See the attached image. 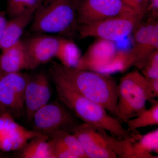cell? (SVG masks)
Wrapping results in <instances>:
<instances>
[{"label":"cell","mask_w":158,"mask_h":158,"mask_svg":"<svg viewBox=\"0 0 158 158\" xmlns=\"http://www.w3.org/2000/svg\"><path fill=\"white\" fill-rule=\"evenodd\" d=\"M54 77L81 95L101 105L115 115L117 103V84L108 74L66 67L53 62L49 69Z\"/></svg>","instance_id":"6da1fadb"},{"label":"cell","mask_w":158,"mask_h":158,"mask_svg":"<svg viewBox=\"0 0 158 158\" xmlns=\"http://www.w3.org/2000/svg\"><path fill=\"white\" fill-rule=\"evenodd\" d=\"M51 78L60 100L84 123L125 140L135 141L141 138L142 135L139 132L133 133L123 127L117 118L108 114L103 107L81 95L56 78Z\"/></svg>","instance_id":"7a4b0ae2"},{"label":"cell","mask_w":158,"mask_h":158,"mask_svg":"<svg viewBox=\"0 0 158 158\" xmlns=\"http://www.w3.org/2000/svg\"><path fill=\"white\" fill-rule=\"evenodd\" d=\"M78 0H43L37 8L31 29L37 33L64 34L77 25Z\"/></svg>","instance_id":"3957f363"},{"label":"cell","mask_w":158,"mask_h":158,"mask_svg":"<svg viewBox=\"0 0 158 158\" xmlns=\"http://www.w3.org/2000/svg\"><path fill=\"white\" fill-rule=\"evenodd\" d=\"M117 95L115 116L121 123L139 116L147 109V102L154 99L150 93L147 79L138 69L122 77Z\"/></svg>","instance_id":"277c9868"},{"label":"cell","mask_w":158,"mask_h":158,"mask_svg":"<svg viewBox=\"0 0 158 158\" xmlns=\"http://www.w3.org/2000/svg\"><path fill=\"white\" fill-rule=\"evenodd\" d=\"M143 17L135 12H124L91 24L79 26V34L82 38L118 41L131 35Z\"/></svg>","instance_id":"5b68a950"},{"label":"cell","mask_w":158,"mask_h":158,"mask_svg":"<svg viewBox=\"0 0 158 158\" xmlns=\"http://www.w3.org/2000/svg\"><path fill=\"white\" fill-rule=\"evenodd\" d=\"M125 54L117 50L113 42L99 39L81 56L76 68L106 74L122 72Z\"/></svg>","instance_id":"8992f818"},{"label":"cell","mask_w":158,"mask_h":158,"mask_svg":"<svg viewBox=\"0 0 158 158\" xmlns=\"http://www.w3.org/2000/svg\"><path fill=\"white\" fill-rule=\"evenodd\" d=\"M132 34V47L126 52L122 72L132 66L140 69L148 57L158 50V19L141 21Z\"/></svg>","instance_id":"52a82bcc"},{"label":"cell","mask_w":158,"mask_h":158,"mask_svg":"<svg viewBox=\"0 0 158 158\" xmlns=\"http://www.w3.org/2000/svg\"><path fill=\"white\" fill-rule=\"evenodd\" d=\"M30 76L19 72L1 74L0 108L13 117L19 116L25 109V92Z\"/></svg>","instance_id":"ba28073f"},{"label":"cell","mask_w":158,"mask_h":158,"mask_svg":"<svg viewBox=\"0 0 158 158\" xmlns=\"http://www.w3.org/2000/svg\"><path fill=\"white\" fill-rule=\"evenodd\" d=\"M67 108L57 102L48 103L33 116L34 131L48 136L61 130L72 131L77 124Z\"/></svg>","instance_id":"9c48e42d"},{"label":"cell","mask_w":158,"mask_h":158,"mask_svg":"<svg viewBox=\"0 0 158 158\" xmlns=\"http://www.w3.org/2000/svg\"><path fill=\"white\" fill-rule=\"evenodd\" d=\"M126 12L134 11L122 0H78L77 23L79 26L91 24Z\"/></svg>","instance_id":"30bf717a"},{"label":"cell","mask_w":158,"mask_h":158,"mask_svg":"<svg viewBox=\"0 0 158 158\" xmlns=\"http://www.w3.org/2000/svg\"><path fill=\"white\" fill-rule=\"evenodd\" d=\"M104 131L84 123L76 125L71 131L81 143L87 158H118L107 143Z\"/></svg>","instance_id":"8fae6325"},{"label":"cell","mask_w":158,"mask_h":158,"mask_svg":"<svg viewBox=\"0 0 158 158\" xmlns=\"http://www.w3.org/2000/svg\"><path fill=\"white\" fill-rule=\"evenodd\" d=\"M39 133L29 130L16 123L10 113H0V151L9 152L21 149Z\"/></svg>","instance_id":"7c38bea8"},{"label":"cell","mask_w":158,"mask_h":158,"mask_svg":"<svg viewBox=\"0 0 158 158\" xmlns=\"http://www.w3.org/2000/svg\"><path fill=\"white\" fill-rule=\"evenodd\" d=\"M51 91L48 78L43 73L30 77L25 92V109L29 119L34 113L48 103Z\"/></svg>","instance_id":"4fadbf2b"},{"label":"cell","mask_w":158,"mask_h":158,"mask_svg":"<svg viewBox=\"0 0 158 158\" xmlns=\"http://www.w3.org/2000/svg\"><path fill=\"white\" fill-rule=\"evenodd\" d=\"M61 41V38L39 35L24 42L26 50L34 69L56 57Z\"/></svg>","instance_id":"5bb4252c"},{"label":"cell","mask_w":158,"mask_h":158,"mask_svg":"<svg viewBox=\"0 0 158 158\" xmlns=\"http://www.w3.org/2000/svg\"><path fill=\"white\" fill-rule=\"evenodd\" d=\"M34 69L24 42L21 40L2 51L0 55V73H12Z\"/></svg>","instance_id":"9a60e30c"},{"label":"cell","mask_w":158,"mask_h":158,"mask_svg":"<svg viewBox=\"0 0 158 158\" xmlns=\"http://www.w3.org/2000/svg\"><path fill=\"white\" fill-rule=\"evenodd\" d=\"M35 12L28 11L7 21L0 43V50H5L19 41L26 27L33 20Z\"/></svg>","instance_id":"2e32d148"},{"label":"cell","mask_w":158,"mask_h":158,"mask_svg":"<svg viewBox=\"0 0 158 158\" xmlns=\"http://www.w3.org/2000/svg\"><path fill=\"white\" fill-rule=\"evenodd\" d=\"M49 137L40 134L30 140L21 150L22 158H53L51 152Z\"/></svg>","instance_id":"e0dca14e"},{"label":"cell","mask_w":158,"mask_h":158,"mask_svg":"<svg viewBox=\"0 0 158 158\" xmlns=\"http://www.w3.org/2000/svg\"><path fill=\"white\" fill-rule=\"evenodd\" d=\"M134 158H156L152 153H158V129L141 135L132 144Z\"/></svg>","instance_id":"ac0fdd59"},{"label":"cell","mask_w":158,"mask_h":158,"mask_svg":"<svg viewBox=\"0 0 158 158\" xmlns=\"http://www.w3.org/2000/svg\"><path fill=\"white\" fill-rule=\"evenodd\" d=\"M150 108L146 109L137 117L128 120L127 129L133 133H138V129L158 124V101L152 99Z\"/></svg>","instance_id":"d6986e66"},{"label":"cell","mask_w":158,"mask_h":158,"mask_svg":"<svg viewBox=\"0 0 158 158\" xmlns=\"http://www.w3.org/2000/svg\"><path fill=\"white\" fill-rule=\"evenodd\" d=\"M81 57L78 46L69 40L61 38V43L56 57L60 64L66 67L76 68Z\"/></svg>","instance_id":"ffe728a7"},{"label":"cell","mask_w":158,"mask_h":158,"mask_svg":"<svg viewBox=\"0 0 158 158\" xmlns=\"http://www.w3.org/2000/svg\"><path fill=\"white\" fill-rule=\"evenodd\" d=\"M49 137L67 148L77 158H88L77 138L65 130L57 131Z\"/></svg>","instance_id":"44dd1931"},{"label":"cell","mask_w":158,"mask_h":158,"mask_svg":"<svg viewBox=\"0 0 158 158\" xmlns=\"http://www.w3.org/2000/svg\"><path fill=\"white\" fill-rule=\"evenodd\" d=\"M104 131V135L107 143L118 158H134L132 144L135 141L125 140L114 136H110Z\"/></svg>","instance_id":"7402d4cb"},{"label":"cell","mask_w":158,"mask_h":158,"mask_svg":"<svg viewBox=\"0 0 158 158\" xmlns=\"http://www.w3.org/2000/svg\"><path fill=\"white\" fill-rule=\"evenodd\" d=\"M43 0H6L7 12L13 18L25 12L36 11Z\"/></svg>","instance_id":"603a6c76"},{"label":"cell","mask_w":158,"mask_h":158,"mask_svg":"<svg viewBox=\"0 0 158 158\" xmlns=\"http://www.w3.org/2000/svg\"><path fill=\"white\" fill-rule=\"evenodd\" d=\"M140 69L145 77L158 79V50L148 57Z\"/></svg>","instance_id":"cb8c5ba5"},{"label":"cell","mask_w":158,"mask_h":158,"mask_svg":"<svg viewBox=\"0 0 158 158\" xmlns=\"http://www.w3.org/2000/svg\"><path fill=\"white\" fill-rule=\"evenodd\" d=\"M49 142L53 158H77L70 151L54 139L51 138Z\"/></svg>","instance_id":"d4e9b609"},{"label":"cell","mask_w":158,"mask_h":158,"mask_svg":"<svg viewBox=\"0 0 158 158\" xmlns=\"http://www.w3.org/2000/svg\"><path fill=\"white\" fill-rule=\"evenodd\" d=\"M126 6L134 12L144 16L147 8L148 0H122Z\"/></svg>","instance_id":"484cf974"},{"label":"cell","mask_w":158,"mask_h":158,"mask_svg":"<svg viewBox=\"0 0 158 158\" xmlns=\"http://www.w3.org/2000/svg\"><path fill=\"white\" fill-rule=\"evenodd\" d=\"M146 13L149 14V19H158V0H148L145 14Z\"/></svg>","instance_id":"4316f807"},{"label":"cell","mask_w":158,"mask_h":158,"mask_svg":"<svg viewBox=\"0 0 158 158\" xmlns=\"http://www.w3.org/2000/svg\"><path fill=\"white\" fill-rule=\"evenodd\" d=\"M148 87L152 98L158 97V79L147 78Z\"/></svg>","instance_id":"83f0119b"},{"label":"cell","mask_w":158,"mask_h":158,"mask_svg":"<svg viewBox=\"0 0 158 158\" xmlns=\"http://www.w3.org/2000/svg\"><path fill=\"white\" fill-rule=\"evenodd\" d=\"M7 23V21L6 17V12L1 11L0 12V43H1L2 38L3 34H4Z\"/></svg>","instance_id":"f1b7e54d"},{"label":"cell","mask_w":158,"mask_h":158,"mask_svg":"<svg viewBox=\"0 0 158 158\" xmlns=\"http://www.w3.org/2000/svg\"><path fill=\"white\" fill-rule=\"evenodd\" d=\"M2 152L0 151V158H4L6 156L4 155V154L2 153Z\"/></svg>","instance_id":"f546056e"},{"label":"cell","mask_w":158,"mask_h":158,"mask_svg":"<svg viewBox=\"0 0 158 158\" xmlns=\"http://www.w3.org/2000/svg\"><path fill=\"white\" fill-rule=\"evenodd\" d=\"M3 112H4V111H3L2 110V109H1V108H0V113H3Z\"/></svg>","instance_id":"4dcf8cb0"},{"label":"cell","mask_w":158,"mask_h":158,"mask_svg":"<svg viewBox=\"0 0 158 158\" xmlns=\"http://www.w3.org/2000/svg\"><path fill=\"white\" fill-rule=\"evenodd\" d=\"M1 74H2V73H0V76H1Z\"/></svg>","instance_id":"1f68e13d"},{"label":"cell","mask_w":158,"mask_h":158,"mask_svg":"<svg viewBox=\"0 0 158 158\" xmlns=\"http://www.w3.org/2000/svg\"></svg>","instance_id":"d6a6232c"}]
</instances>
